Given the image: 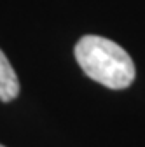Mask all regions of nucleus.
I'll list each match as a JSON object with an SVG mask.
<instances>
[{"instance_id": "obj_1", "label": "nucleus", "mask_w": 145, "mask_h": 147, "mask_svg": "<svg viewBox=\"0 0 145 147\" xmlns=\"http://www.w3.org/2000/svg\"><path fill=\"white\" fill-rule=\"evenodd\" d=\"M74 53L86 76L110 89H124L135 81L136 72L131 56L110 39L84 35Z\"/></svg>"}, {"instance_id": "obj_2", "label": "nucleus", "mask_w": 145, "mask_h": 147, "mask_svg": "<svg viewBox=\"0 0 145 147\" xmlns=\"http://www.w3.org/2000/svg\"><path fill=\"white\" fill-rule=\"evenodd\" d=\"M17 95H19V81L5 53L0 49V102H11Z\"/></svg>"}, {"instance_id": "obj_3", "label": "nucleus", "mask_w": 145, "mask_h": 147, "mask_svg": "<svg viewBox=\"0 0 145 147\" xmlns=\"http://www.w3.org/2000/svg\"><path fill=\"white\" fill-rule=\"evenodd\" d=\"M0 147H4V145H0Z\"/></svg>"}]
</instances>
